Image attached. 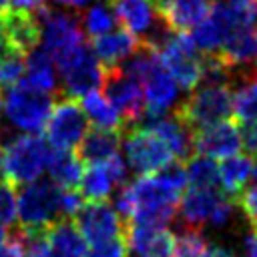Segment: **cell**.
<instances>
[{"mask_svg": "<svg viewBox=\"0 0 257 257\" xmlns=\"http://www.w3.org/2000/svg\"><path fill=\"white\" fill-rule=\"evenodd\" d=\"M52 149L38 135H16L0 151V173L12 185L34 183L46 171Z\"/></svg>", "mask_w": 257, "mask_h": 257, "instance_id": "1", "label": "cell"}, {"mask_svg": "<svg viewBox=\"0 0 257 257\" xmlns=\"http://www.w3.org/2000/svg\"><path fill=\"white\" fill-rule=\"evenodd\" d=\"M155 52L159 54L161 64L173 76L181 90L193 92L201 84L205 70V54L197 50L187 32L171 30Z\"/></svg>", "mask_w": 257, "mask_h": 257, "instance_id": "2", "label": "cell"}, {"mask_svg": "<svg viewBox=\"0 0 257 257\" xmlns=\"http://www.w3.org/2000/svg\"><path fill=\"white\" fill-rule=\"evenodd\" d=\"M175 114L191 131L223 122L233 114V88L229 84H199L177 106Z\"/></svg>", "mask_w": 257, "mask_h": 257, "instance_id": "3", "label": "cell"}, {"mask_svg": "<svg viewBox=\"0 0 257 257\" xmlns=\"http://www.w3.org/2000/svg\"><path fill=\"white\" fill-rule=\"evenodd\" d=\"M42 28L40 42L46 54L52 58V62L58 66L66 58H70L78 48L84 46L82 38V26L80 18L72 12H62V10H52L46 4L32 12Z\"/></svg>", "mask_w": 257, "mask_h": 257, "instance_id": "4", "label": "cell"}, {"mask_svg": "<svg viewBox=\"0 0 257 257\" xmlns=\"http://www.w3.org/2000/svg\"><path fill=\"white\" fill-rule=\"evenodd\" d=\"M0 108L14 128L26 135H36L48 122L52 100L48 94L18 82L0 94Z\"/></svg>", "mask_w": 257, "mask_h": 257, "instance_id": "5", "label": "cell"}, {"mask_svg": "<svg viewBox=\"0 0 257 257\" xmlns=\"http://www.w3.org/2000/svg\"><path fill=\"white\" fill-rule=\"evenodd\" d=\"M18 221L22 229H46L62 221V189L50 179L28 183L18 195Z\"/></svg>", "mask_w": 257, "mask_h": 257, "instance_id": "6", "label": "cell"}, {"mask_svg": "<svg viewBox=\"0 0 257 257\" xmlns=\"http://www.w3.org/2000/svg\"><path fill=\"white\" fill-rule=\"evenodd\" d=\"M122 147L126 155V165L141 175H155L167 165H171L175 159L167 145L145 126L128 128Z\"/></svg>", "mask_w": 257, "mask_h": 257, "instance_id": "7", "label": "cell"}, {"mask_svg": "<svg viewBox=\"0 0 257 257\" xmlns=\"http://www.w3.org/2000/svg\"><path fill=\"white\" fill-rule=\"evenodd\" d=\"M102 88L122 118V126H139L145 116V94L141 82L120 70V66L104 68Z\"/></svg>", "mask_w": 257, "mask_h": 257, "instance_id": "8", "label": "cell"}, {"mask_svg": "<svg viewBox=\"0 0 257 257\" xmlns=\"http://www.w3.org/2000/svg\"><path fill=\"white\" fill-rule=\"evenodd\" d=\"M56 68L62 76V90L66 98L78 100L88 92H94L104 80V66L86 44Z\"/></svg>", "mask_w": 257, "mask_h": 257, "instance_id": "9", "label": "cell"}, {"mask_svg": "<svg viewBox=\"0 0 257 257\" xmlns=\"http://www.w3.org/2000/svg\"><path fill=\"white\" fill-rule=\"evenodd\" d=\"M86 126H88V120L78 100L64 96L50 110V116L46 122V137L56 151H72L84 139L88 131Z\"/></svg>", "mask_w": 257, "mask_h": 257, "instance_id": "10", "label": "cell"}, {"mask_svg": "<svg viewBox=\"0 0 257 257\" xmlns=\"http://www.w3.org/2000/svg\"><path fill=\"white\" fill-rule=\"evenodd\" d=\"M74 225L78 227L84 241L90 243V247L122 239L124 231H126L124 219L106 201H102V203H84V207L76 215Z\"/></svg>", "mask_w": 257, "mask_h": 257, "instance_id": "11", "label": "cell"}, {"mask_svg": "<svg viewBox=\"0 0 257 257\" xmlns=\"http://www.w3.org/2000/svg\"><path fill=\"white\" fill-rule=\"evenodd\" d=\"M128 175V165L126 161L116 155L104 163H94L88 165L82 171V179H80V189H82V197L88 203H102L106 201L112 191L124 185Z\"/></svg>", "mask_w": 257, "mask_h": 257, "instance_id": "12", "label": "cell"}, {"mask_svg": "<svg viewBox=\"0 0 257 257\" xmlns=\"http://www.w3.org/2000/svg\"><path fill=\"white\" fill-rule=\"evenodd\" d=\"M143 94H145V118H157L165 116L171 108L179 106V84L173 80V76L165 70L161 60L149 68V72L141 80Z\"/></svg>", "mask_w": 257, "mask_h": 257, "instance_id": "13", "label": "cell"}, {"mask_svg": "<svg viewBox=\"0 0 257 257\" xmlns=\"http://www.w3.org/2000/svg\"><path fill=\"white\" fill-rule=\"evenodd\" d=\"M243 149L241 128L231 120H223L199 131H193V153L207 159H229Z\"/></svg>", "mask_w": 257, "mask_h": 257, "instance_id": "14", "label": "cell"}, {"mask_svg": "<svg viewBox=\"0 0 257 257\" xmlns=\"http://www.w3.org/2000/svg\"><path fill=\"white\" fill-rule=\"evenodd\" d=\"M225 199L229 197L221 193L219 189L187 187L177 205V213H179L183 227L203 229L205 225H211L217 209L223 205Z\"/></svg>", "mask_w": 257, "mask_h": 257, "instance_id": "15", "label": "cell"}, {"mask_svg": "<svg viewBox=\"0 0 257 257\" xmlns=\"http://www.w3.org/2000/svg\"><path fill=\"white\" fill-rule=\"evenodd\" d=\"M209 14L227 38L239 32H257V0H217Z\"/></svg>", "mask_w": 257, "mask_h": 257, "instance_id": "16", "label": "cell"}, {"mask_svg": "<svg viewBox=\"0 0 257 257\" xmlns=\"http://www.w3.org/2000/svg\"><path fill=\"white\" fill-rule=\"evenodd\" d=\"M139 126H145L153 131L171 151L175 159H191L193 157V131L177 116H157V118H145Z\"/></svg>", "mask_w": 257, "mask_h": 257, "instance_id": "17", "label": "cell"}, {"mask_svg": "<svg viewBox=\"0 0 257 257\" xmlns=\"http://www.w3.org/2000/svg\"><path fill=\"white\" fill-rule=\"evenodd\" d=\"M141 48V40L124 28H114L102 36L92 38V52L104 68L120 66Z\"/></svg>", "mask_w": 257, "mask_h": 257, "instance_id": "18", "label": "cell"}, {"mask_svg": "<svg viewBox=\"0 0 257 257\" xmlns=\"http://www.w3.org/2000/svg\"><path fill=\"white\" fill-rule=\"evenodd\" d=\"M4 26H6V38L14 52L28 56L32 50L38 48L40 42V22L32 12L22 10H10L4 14Z\"/></svg>", "mask_w": 257, "mask_h": 257, "instance_id": "19", "label": "cell"}, {"mask_svg": "<svg viewBox=\"0 0 257 257\" xmlns=\"http://www.w3.org/2000/svg\"><path fill=\"white\" fill-rule=\"evenodd\" d=\"M48 257H84L86 241L70 219H62L46 227Z\"/></svg>", "mask_w": 257, "mask_h": 257, "instance_id": "20", "label": "cell"}, {"mask_svg": "<svg viewBox=\"0 0 257 257\" xmlns=\"http://www.w3.org/2000/svg\"><path fill=\"white\" fill-rule=\"evenodd\" d=\"M112 12L120 28L135 34L139 40L155 26V8L149 0H110Z\"/></svg>", "mask_w": 257, "mask_h": 257, "instance_id": "21", "label": "cell"}, {"mask_svg": "<svg viewBox=\"0 0 257 257\" xmlns=\"http://www.w3.org/2000/svg\"><path fill=\"white\" fill-rule=\"evenodd\" d=\"M257 169V161L251 155H233L219 165V185L229 199H237L249 185Z\"/></svg>", "mask_w": 257, "mask_h": 257, "instance_id": "22", "label": "cell"}, {"mask_svg": "<svg viewBox=\"0 0 257 257\" xmlns=\"http://www.w3.org/2000/svg\"><path fill=\"white\" fill-rule=\"evenodd\" d=\"M120 147V131H106V128H92L84 135L78 145V157L88 165L104 163L118 155Z\"/></svg>", "mask_w": 257, "mask_h": 257, "instance_id": "23", "label": "cell"}, {"mask_svg": "<svg viewBox=\"0 0 257 257\" xmlns=\"http://www.w3.org/2000/svg\"><path fill=\"white\" fill-rule=\"evenodd\" d=\"M22 82L28 84L30 88L38 90V92L48 94V96L58 90L54 62H52V58L46 54V50L42 46L32 50L26 56V72H24Z\"/></svg>", "mask_w": 257, "mask_h": 257, "instance_id": "24", "label": "cell"}, {"mask_svg": "<svg viewBox=\"0 0 257 257\" xmlns=\"http://www.w3.org/2000/svg\"><path fill=\"white\" fill-rule=\"evenodd\" d=\"M233 116L243 126H257V70L237 78L233 88Z\"/></svg>", "mask_w": 257, "mask_h": 257, "instance_id": "25", "label": "cell"}, {"mask_svg": "<svg viewBox=\"0 0 257 257\" xmlns=\"http://www.w3.org/2000/svg\"><path fill=\"white\" fill-rule=\"evenodd\" d=\"M82 112L86 120L94 124V128H106V131H120L122 128V118L114 104L106 98V94L94 90L88 92L86 96L80 98Z\"/></svg>", "mask_w": 257, "mask_h": 257, "instance_id": "26", "label": "cell"}, {"mask_svg": "<svg viewBox=\"0 0 257 257\" xmlns=\"http://www.w3.org/2000/svg\"><path fill=\"white\" fill-rule=\"evenodd\" d=\"M207 0H175L171 8L161 16V20L177 32L193 30L207 14H209Z\"/></svg>", "mask_w": 257, "mask_h": 257, "instance_id": "27", "label": "cell"}, {"mask_svg": "<svg viewBox=\"0 0 257 257\" xmlns=\"http://www.w3.org/2000/svg\"><path fill=\"white\" fill-rule=\"evenodd\" d=\"M46 171L50 175V181L56 183L60 189H76L82 179V165L72 151H52Z\"/></svg>", "mask_w": 257, "mask_h": 257, "instance_id": "28", "label": "cell"}, {"mask_svg": "<svg viewBox=\"0 0 257 257\" xmlns=\"http://www.w3.org/2000/svg\"><path fill=\"white\" fill-rule=\"evenodd\" d=\"M80 26L82 30L96 38V36H102L110 30H114L116 26V16L112 12V6H110V0H96L90 8H86V12L82 14L80 18Z\"/></svg>", "mask_w": 257, "mask_h": 257, "instance_id": "29", "label": "cell"}, {"mask_svg": "<svg viewBox=\"0 0 257 257\" xmlns=\"http://www.w3.org/2000/svg\"><path fill=\"white\" fill-rule=\"evenodd\" d=\"M187 171V187L199 189H217L219 187V165L213 159L193 155L185 163Z\"/></svg>", "mask_w": 257, "mask_h": 257, "instance_id": "30", "label": "cell"}, {"mask_svg": "<svg viewBox=\"0 0 257 257\" xmlns=\"http://www.w3.org/2000/svg\"><path fill=\"white\" fill-rule=\"evenodd\" d=\"M207 247H209V241H207L203 229L181 227V231L175 235V255L173 257H201Z\"/></svg>", "mask_w": 257, "mask_h": 257, "instance_id": "31", "label": "cell"}, {"mask_svg": "<svg viewBox=\"0 0 257 257\" xmlns=\"http://www.w3.org/2000/svg\"><path fill=\"white\" fill-rule=\"evenodd\" d=\"M26 72V56L14 52L12 48L0 54V88L16 86Z\"/></svg>", "mask_w": 257, "mask_h": 257, "instance_id": "32", "label": "cell"}, {"mask_svg": "<svg viewBox=\"0 0 257 257\" xmlns=\"http://www.w3.org/2000/svg\"><path fill=\"white\" fill-rule=\"evenodd\" d=\"M18 219V195L10 181H0V229H8Z\"/></svg>", "mask_w": 257, "mask_h": 257, "instance_id": "33", "label": "cell"}, {"mask_svg": "<svg viewBox=\"0 0 257 257\" xmlns=\"http://www.w3.org/2000/svg\"><path fill=\"white\" fill-rule=\"evenodd\" d=\"M235 205L241 209V213L247 217L253 229H257V169L251 179V185L243 189V193L235 199Z\"/></svg>", "mask_w": 257, "mask_h": 257, "instance_id": "34", "label": "cell"}, {"mask_svg": "<svg viewBox=\"0 0 257 257\" xmlns=\"http://www.w3.org/2000/svg\"><path fill=\"white\" fill-rule=\"evenodd\" d=\"M84 257H128V247L122 237V239L108 241L102 245H92Z\"/></svg>", "mask_w": 257, "mask_h": 257, "instance_id": "35", "label": "cell"}, {"mask_svg": "<svg viewBox=\"0 0 257 257\" xmlns=\"http://www.w3.org/2000/svg\"><path fill=\"white\" fill-rule=\"evenodd\" d=\"M241 141L247 155L257 159V126H243L241 128Z\"/></svg>", "mask_w": 257, "mask_h": 257, "instance_id": "36", "label": "cell"}, {"mask_svg": "<svg viewBox=\"0 0 257 257\" xmlns=\"http://www.w3.org/2000/svg\"><path fill=\"white\" fill-rule=\"evenodd\" d=\"M0 257H26V253L18 243V239L10 235V239L4 245H0Z\"/></svg>", "mask_w": 257, "mask_h": 257, "instance_id": "37", "label": "cell"}, {"mask_svg": "<svg viewBox=\"0 0 257 257\" xmlns=\"http://www.w3.org/2000/svg\"><path fill=\"white\" fill-rule=\"evenodd\" d=\"M44 0H10V6L14 10H22V12H36L44 6Z\"/></svg>", "mask_w": 257, "mask_h": 257, "instance_id": "38", "label": "cell"}, {"mask_svg": "<svg viewBox=\"0 0 257 257\" xmlns=\"http://www.w3.org/2000/svg\"><path fill=\"white\" fill-rule=\"evenodd\" d=\"M243 257H257V231L251 229L243 237Z\"/></svg>", "mask_w": 257, "mask_h": 257, "instance_id": "39", "label": "cell"}, {"mask_svg": "<svg viewBox=\"0 0 257 257\" xmlns=\"http://www.w3.org/2000/svg\"><path fill=\"white\" fill-rule=\"evenodd\" d=\"M201 257H237V255H235L231 249H227V247H221V245H209Z\"/></svg>", "mask_w": 257, "mask_h": 257, "instance_id": "40", "label": "cell"}, {"mask_svg": "<svg viewBox=\"0 0 257 257\" xmlns=\"http://www.w3.org/2000/svg\"><path fill=\"white\" fill-rule=\"evenodd\" d=\"M151 4H153V8H155V12L159 14V16H163L169 8H171V4L175 2V0H149Z\"/></svg>", "mask_w": 257, "mask_h": 257, "instance_id": "41", "label": "cell"}, {"mask_svg": "<svg viewBox=\"0 0 257 257\" xmlns=\"http://www.w3.org/2000/svg\"><path fill=\"white\" fill-rule=\"evenodd\" d=\"M10 50V44H8V38H6V26H4V16L0 14V54Z\"/></svg>", "mask_w": 257, "mask_h": 257, "instance_id": "42", "label": "cell"}, {"mask_svg": "<svg viewBox=\"0 0 257 257\" xmlns=\"http://www.w3.org/2000/svg\"><path fill=\"white\" fill-rule=\"evenodd\" d=\"M54 2H58V4H62V6H70V8H80V6H84L88 0H54Z\"/></svg>", "mask_w": 257, "mask_h": 257, "instance_id": "43", "label": "cell"}, {"mask_svg": "<svg viewBox=\"0 0 257 257\" xmlns=\"http://www.w3.org/2000/svg\"><path fill=\"white\" fill-rule=\"evenodd\" d=\"M8 6H10V0H0V14H2V12H6V10H8Z\"/></svg>", "mask_w": 257, "mask_h": 257, "instance_id": "44", "label": "cell"}, {"mask_svg": "<svg viewBox=\"0 0 257 257\" xmlns=\"http://www.w3.org/2000/svg\"><path fill=\"white\" fill-rule=\"evenodd\" d=\"M6 243V233H4V229H0V245H4Z\"/></svg>", "mask_w": 257, "mask_h": 257, "instance_id": "45", "label": "cell"}, {"mask_svg": "<svg viewBox=\"0 0 257 257\" xmlns=\"http://www.w3.org/2000/svg\"><path fill=\"white\" fill-rule=\"evenodd\" d=\"M255 231H257V229H255Z\"/></svg>", "mask_w": 257, "mask_h": 257, "instance_id": "46", "label": "cell"}, {"mask_svg": "<svg viewBox=\"0 0 257 257\" xmlns=\"http://www.w3.org/2000/svg\"><path fill=\"white\" fill-rule=\"evenodd\" d=\"M255 62H257V60H255Z\"/></svg>", "mask_w": 257, "mask_h": 257, "instance_id": "47", "label": "cell"}]
</instances>
